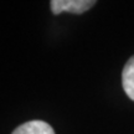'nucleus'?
<instances>
[{"label":"nucleus","mask_w":134,"mask_h":134,"mask_svg":"<svg viewBox=\"0 0 134 134\" xmlns=\"http://www.w3.org/2000/svg\"><path fill=\"white\" fill-rule=\"evenodd\" d=\"M13 134H55L52 127L42 120H31L24 123L13 132Z\"/></svg>","instance_id":"2"},{"label":"nucleus","mask_w":134,"mask_h":134,"mask_svg":"<svg viewBox=\"0 0 134 134\" xmlns=\"http://www.w3.org/2000/svg\"><path fill=\"white\" fill-rule=\"evenodd\" d=\"M96 4L93 0H52L51 10L55 15H58L63 11H70L73 14H82L87 10H90Z\"/></svg>","instance_id":"1"},{"label":"nucleus","mask_w":134,"mask_h":134,"mask_svg":"<svg viewBox=\"0 0 134 134\" xmlns=\"http://www.w3.org/2000/svg\"><path fill=\"white\" fill-rule=\"evenodd\" d=\"M122 85L125 94L134 100V56L127 61L123 73H122Z\"/></svg>","instance_id":"3"}]
</instances>
